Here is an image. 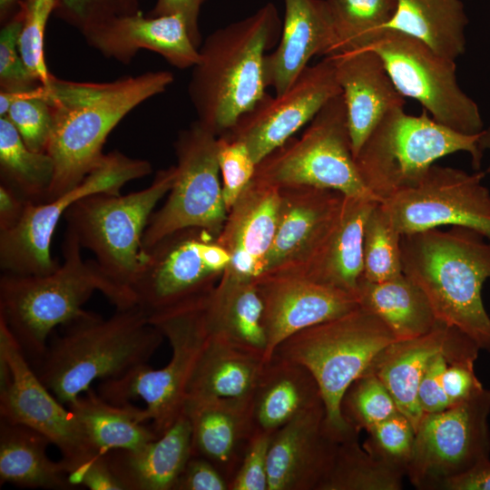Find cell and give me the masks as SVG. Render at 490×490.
I'll use <instances>...</instances> for the list:
<instances>
[{"mask_svg":"<svg viewBox=\"0 0 490 490\" xmlns=\"http://www.w3.org/2000/svg\"><path fill=\"white\" fill-rule=\"evenodd\" d=\"M168 71L146 72L108 83H80L53 75L47 103L53 130L46 152L54 164L45 201L74 188L102 162L103 147L132 109L173 83Z\"/></svg>","mask_w":490,"mask_h":490,"instance_id":"cell-1","label":"cell"},{"mask_svg":"<svg viewBox=\"0 0 490 490\" xmlns=\"http://www.w3.org/2000/svg\"><path fill=\"white\" fill-rule=\"evenodd\" d=\"M276 6L268 3L254 14L219 28L199 47L188 94L197 121L222 135L266 93L265 60L281 33Z\"/></svg>","mask_w":490,"mask_h":490,"instance_id":"cell-2","label":"cell"},{"mask_svg":"<svg viewBox=\"0 0 490 490\" xmlns=\"http://www.w3.org/2000/svg\"><path fill=\"white\" fill-rule=\"evenodd\" d=\"M400 248L403 272L423 290L436 320L490 351V317L482 300L490 278V239L451 226L404 234Z\"/></svg>","mask_w":490,"mask_h":490,"instance_id":"cell-3","label":"cell"},{"mask_svg":"<svg viewBox=\"0 0 490 490\" xmlns=\"http://www.w3.org/2000/svg\"><path fill=\"white\" fill-rule=\"evenodd\" d=\"M63 327L34 371L65 406L94 381L116 378L146 364L164 338L137 305L116 309L107 318L86 311Z\"/></svg>","mask_w":490,"mask_h":490,"instance_id":"cell-4","label":"cell"},{"mask_svg":"<svg viewBox=\"0 0 490 490\" xmlns=\"http://www.w3.org/2000/svg\"><path fill=\"white\" fill-rule=\"evenodd\" d=\"M76 238L65 231L63 262L44 275L2 273L0 319L22 348L27 359L36 363L44 354L54 328L83 315V304L95 291L116 309L134 306L133 301L104 274L96 260H83Z\"/></svg>","mask_w":490,"mask_h":490,"instance_id":"cell-5","label":"cell"},{"mask_svg":"<svg viewBox=\"0 0 490 490\" xmlns=\"http://www.w3.org/2000/svg\"><path fill=\"white\" fill-rule=\"evenodd\" d=\"M395 341L396 337L382 319L359 306L293 334L276 348L272 356L309 370L319 387L327 426L341 440L357 431L342 413L347 390Z\"/></svg>","mask_w":490,"mask_h":490,"instance_id":"cell-6","label":"cell"},{"mask_svg":"<svg viewBox=\"0 0 490 490\" xmlns=\"http://www.w3.org/2000/svg\"><path fill=\"white\" fill-rule=\"evenodd\" d=\"M485 147H490L489 132L462 133L426 111L414 116L397 107L382 117L354 158L364 184L381 202L415 186L446 155L466 152L479 169Z\"/></svg>","mask_w":490,"mask_h":490,"instance_id":"cell-7","label":"cell"},{"mask_svg":"<svg viewBox=\"0 0 490 490\" xmlns=\"http://www.w3.org/2000/svg\"><path fill=\"white\" fill-rule=\"evenodd\" d=\"M176 166L157 172L143 190L100 192L74 202L64 213L66 230L90 250L108 279L135 304L132 287L147 260L142 238L156 204L169 193Z\"/></svg>","mask_w":490,"mask_h":490,"instance_id":"cell-8","label":"cell"},{"mask_svg":"<svg viewBox=\"0 0 490 490\" xmlns=\"http://www.w3.org/2000/svg\"><path fill=\"white\" fill-rule=\"evenodd\" d=\"M207 295L148 316L172 348L167 365L154 369L142 364L119 377L101 381L97 387L103 399L115 405L142 399L150 423L159 436L181 416L189 381L210 338L205 318Z\"/></svg>","mask_w":490,"mask_h":490,"instance_id":"cell-9","label":"cell"},{"mask_svg":"<svg viewBox=\"0 0 490 490\" xmlns=\"http://www.w3.org/2000/svg\"><path fill=\"white\" fill-rule=\"evenodd\" d=\"M253 179L279 188L313 186L380 202L358 173L342 93L324 105L299 137H291L260 161Z\"/></svg>","mask_w":490,"mask_h":490,"instance_id":"cell-10","label":"cell"},{"mask_svg":"<svg viewBox=\"0 0 490 490\" xmlns=\"http://www.w3.org/2000/svg\"><path fill=\"white\" fill-rule=\"evenodd\" d=\"M176 177L165 203L152 214L142 238L145 251L185 229L216 238L226 220L220 182L218 136L194 121L174 142Z\"/></svg>","mask_w":490,"mask_h":490,"instance_id":"cell-11","label":"cell"},{"mask_svg":"<svg viewBox=\"0 0 490 490\" xmlns=\"http://www.w3.org/2000/svg\"><path fill=\"white\" fill-rule=\"evenodd\" d=\"M152 171L148 161L113 151L104 154L99 165L74 188L48 201L29 202L17 226L0 232L2 273L44 275L55 270L59 262L51 254L52 239L68 208L89 195L119 194L126 183Z\"/></svg>","mask_w":490,"mask_h":490,"instance_id":"cell-12","label":"cell"},{"mask_svg":"<svg viewBox=\"0 0 490 490\" xmlns=\"http://www.w3.org/2000/svg\"><path fill=\"white\" fill-rule=\"evenodd\" d=\"M368 48L379 54L400 94L420 103L435 121L466 134L484 131L478 105L458 85L456 60L391 29L382 30Z\"/></svg>","mask_w":490,"mask_h":490,"instance_id":"cell-13","label":"cell"},{"mask_svg":"<svg viewBox=\"0 0 490 490\" xmlns=\"http://www.w3.org/2000/svg\"><path fill=\"white\" fill-rule=\"evenodd\" d=\"M0 416L44 436L62 455L69 476L99 454L78 420L40 380L0 319Z\"/></svg>","mask_w":490,"mask_h":490,"instance_id":"cell-14","label":"cell"},{"mask_svg":"<svg viewBox=\"0 0 490 490\" xmlns=\"http://www.w3.org/2000/svg\"><path fill=\"white\" fill-rule=\"evenodd\" d=\"M490 390L424 415L406 472L420 488L441 486L489 458Z\"/></svg>","mask_w":490,"mask_h":490,"instance_id":"cell-15","label":"cell"},{"mask_svg":"<svg viewBox=\"0 0 490 490\" xmlns=\"http://www.w3.org/2000/svg\"><path fill=\"white\" fill-rule=\"evenodd\" d=\"M200 229L177 231L147 250L132 292L148 316L202 296L216 285L230 256Z\"/></svg>","mask_w":490,"mask_h":490,"instance_id":"cell-16","label":"cell"},{"mask_svg":"<svg viewBox=\"0 0 490 490\" xmlns=\"http://www.w3.org/2000/svg\"><path fill=\"white\" fill-rule=\"evenodd\" d=\"M485 173L433 164L413 187L382 201L381 206L401 234L462 226L490 239V191Z\"/></svg>","mask_w":490,"mask_h":490,"instance_id":"cell-17","label":"cell"},{"mask_svg":"<svg viewBox=\"0 0 490 490\" xmlns=\"http://www.w3.org/2000/svg\"><path fill=\"white\" fill-rule=\"evenodd\" d=\"M341 93L333 60L327 55L303 70L285 92L266 93L222 135L242 142L258 164Z\"/></svg>","mask_w":490,"mask_h":490,"instance_id":"cell-18","label":"cell"},{"mask_svg":"<svg viewBox=\"0 0 490 490\" xmlns=\"http://www.w3.org/2000/svg\"><path fill=\"white\" fill-rule=\"evenodd\" d=\"M279 195L276 232L261 275L299 273L331 231L345 197L306 185L281 187Z\"/></svg>","mask_w":490,"mask_h":490,"instance_id":"cell-19","label":"cell"},{"mask_svg":"<svg viewBox=\"0 0 490 490\" xmlns=\"http://www.w3.org/2000/svg\"><path fill=\"white\" fill-rule=\"evenodd\" d=\"M263 303L265 362L293 334L359 307L358 296L296 274H266L255 279Z\"/></svg>","mask_w":490,"mask_h":490,"instance_id":"cell-20","label":"cell"},{"mask_svg":"<svg viewBox=\"0 0 490 490\" xmlns=\"http://www.w3.org/2000/svg\"><path fill=\"white\" fill-rule=\"evenodd\" d=\"M338 441L327 426L324 404L275 431L268 454L269 490H318Z\"/></svg>","mask_w":490,"mask_h":490,"instance_id":"cell-21","label":"cell"},{"mask_svg":"<svg viewBox=\"0 0 490 490\" xmlns=\"http://www.w3.org/2000/svg\"><path fill=\"white\" fill-rule=\"evenodd\" d=\"M279 188L253 179L239 196L215 238L230 256L222 274L256 279L264 270L278 221Z\"/></svg>","mask_w":490,"mask_h":490,"instance_id":"cell-22","label":"cell"},{"mask_svg":"<svg viewBox=\"0 0 490 490\" xmlns=\"http://www.w3.org/2000/svg\"><path fill=\"white\" fill-rule=\"evenodd\" d=\"M84 39L103 56L124 64L141 49L160 54L181 70L192 68L200 57L181 14L145 17L139 11L110 22Z\"/></svg>","mask_w":490,"mask_h":490,"instance_id":"cell-23","label":"cell"},{"mask_svg":"<svg viewBox=\"0 0 490 490\" xmlns=\"http://www.w3.org/2000/svg\"><path fill=\"white\" fill-rule=\"evenodd\" d=\"M345 102L354 156L390 110L404 107L379 54L370 48L330 55Z\"/></svg>","mask_w":490,"mask_h":490,"instance_id":"cell-24","label":"cell"},{"mask_svg":"<svg viewBox=\"0 0 490 490\" xmlns=\"http://www.w3.org/2000/svg\"><path fill=\"white\" fill-rule=\"evenodd\" d=\"M192 454L213 464L230 484L255 431L251 397L187 398Z\"/></svg>","mask_w":490,"mask_h":490,"instance_id":"cell-25","label":"cell"},{"mask_svg":"<svg viewBox=\"0 0 490 490\" xmlns=\"http://www.w3.org/2000/svg\"><path fill=\"white\" fill-rule=\"evenodd\" d=\"M278 45L265 60L266 79L276 94L285 92L315 55H328L333 32L325 0H284Z\"/></svg>","mask_w":490,"mask_h":490,"instance_id":"cell-26","label":"cell"},{"mask_svg":"<svg viewBox=\"0 0 490 490\" xmlns=\"http://www.w3.org/2000/svg\"><path fill=\"white\" fill-rule=\"evenodd\" d=\"M459 332L437 321L432 330L421 337L388 345L368 370L386 387L398 411L411 422L415 431L424 416L417 394L426 368L434 356L449 348Z\"/></svg>","mask_w":490,"mask_h":490,"instance_id":"cell-27","label":"cell"},{"mask_svg":"<svg viewBox=\"0 0 490 490\" xmlns=\"http://www.w3.org/2000/svg\"><path fill=\"white\" fill-rule=\"evenodd\" d=\"M191 455V426L184 413L156 439L135 449L105 453L124 490H174Z\"/></svg>","mask_w":490,"mask_h":490,"instance_id":"cell-28","label":"cell"},{"mask_svg":"<svg viewBox=\"0 0 490 490\" xmlns=\"http://www.w3.org/2000/svg\"><path fill=\"white\" fill-rule=\"evenodd\" d=\"M378 202L345 196L339 215L323 245L298 274L357 295L364 270V231Z\"/></svg>","mask_w":490,"mask_h":490,"instance_id":"cell-29","label":"cell"},{"mask_svg":"<svg viewBox=\"0 0 490 490\" xmlns=\"http://www.w3.org/2000/svg\"><path fill=\"white\" fill-rule=\"evenodd\" d=\"M322 404L319 387L308 368L272 356L265 362L251 397L255 430L273 434Z\"/></svg>","mask_w":490,"mask_h":490,"instance_id":"cell-30","label":"cell"},{"mask_svg":"<svg viewBox=\"0 0 490 490\" xmlns=\"http://www.w3.org/2000/svg\"><path fill=\"white\" fill-rule=\"evenodd\" d=\"M263 303L255 279L221 274L205 300V318L211 335L263 358L267 337Z\"/></svg>","mask_w":490,"mask_h":490,"instance_id":"cell-31","label":"cell"},{"mask_svg":"<svg viewBox=\"0 0 490 490\" xmlns=\"http://www.w3.org/2000/svg\"><path fill=\"white\" fill-rule=\"evenodd\" d=\"M265 361L262 357L210 335L187 387V398H250Z\"/></svg>","mask_w":490,"mask_h":490,"instance_id":"cell-32","label":"cell"},{"mask_svg":"<svg viewBox=\"0 0 490 490\" xmlns=\"http://www.w3.org/2000/svg\"><path fill=\"white\" fill-rule=\"evenodd\" d=\"M91 445L99 454L116 449H135L160 436L145 408L131 403L115 405L89 388L68 406Z\"/></svg>","mask_w":490,"mask_h":490,"instance_id":"cell-33","label":"cell"},{"mask_svg":"<svg viewBox=\"0 0 490 490\" xmlns=\"http://www.w3.org/2000/svg\"><path fill=\"white\" fill-rule=\"evenodd\" d=\"M51 442L37 431L0 421V482L18 487L71 489L69 474L46 454Z\"/></svg>","mask_w":490,"mask_h":490,"instance_id":"cell-34","label":"cell"},{"mask_svg":"<svg viewBox=\"0 0 490 490\" xmlns=\"http://www.w3.org/2000/svg\"><path fill=\"white\" fill-rule=\"evenodd\" d=\"M357 296L359 306L381 318L397 340L421 337L438 321L423 290L405 274L379 282L361 278Z\"/></svg>","mask_w":490,"mask_h":490,"instance_id":"cell-35","label":"cell"},{"mask_svg":"<svg viewBox=\"0 0 490 490\" xmlns=\"http://www.w3.org/2000/svg\"><path fill=\"white\" fill-rule=\"evenodd\" d=\"M467 23L461 0H397L396 12L385 29L408 34L456 60L466 50Z\"/></svg>","mask_w":490,"mask_h":490,"instance_id":"cell-36","label":"cell"},{"mask_svg":"<svg viewBox=\"0 0 490 490\" xmlns=\"http://www.w3.org/2000/svg\"><path fill=\"white\" fill-rule=\"evenodd\" d=\"M54 173V164L46 152L29 149L6 116L0 117L1 183L27 201L46 200Z\"/></svg>","mask_w":490,"mask_h":490,"instance_id":"cell-37","label":"cell"},{"mask_svg":"<svg viewBox=\"0 0 490 490\" xmlns=\"http://www.w3.org/2000/svg\"><path fill=\"white\" fill-rule=\"evenodd\" d=\"M352 432L338 441L318 490H397L402 468L363 450Z\"/></svg>","mask_w":490,"mask_h":490,"instance_id":"cell-38","label":"cell"},{"mask_svg":"<svg viewBox=\"0 0 490 490\" xmlns=\"http://www.w3.org/2000/svg\"><path fill=\"white\" fill-rule=\"evenodd\" d=\"M333 32L328 55L368 48L392 19L397 0H325Z\"/></svg>","mask_w":490,"mask_h":490,"instance_id":"cell-39","label":"cell"},{"mask_svg":"<svg viewBox=\"0 0 490 490\" xmlns=\"http://www.w3.org/2000/svg\"><path fill=\"white\" fill-rule=\"evenodd\" d=\"M401 236L380 202H377L365 226L363 279L379 282L404 274Z\"/></svg>","mask_w":490,"mask_h":490,"instance_id":"cell-40","label":"cell"},{"mask_svg":"<svg viewBox=\"0 0 490 490\" xmlns=\"http://www.w3.org/2000/svg\"><path fill=\"white\" fill-rule=\"evenodd\" d=\"M341 407L345 419L357 431H368L399 412L386 387L369 371L349 387Z\"/></svg>","mask_w":490,"mask_h":490,"instance_id":"cell-41","label":"cell"},{"mask_svg":"<svg viewBox=\"0 0 490 490\" xmlns=\"http://www.w3.org/2000/svg\"><path fill=\"white\" fill-rule=\"evenodd\" d=\"M16 1L0 0L1 13H5ZM55 10L84 38L117 18L141 11L138 0H57Z\"/></svg>","mask_w":490,"mask_h":490,"instance_id":"cell-42","label":"cell"},{"mask_svg":"<svg viewBox=\"0 0 490 490\" xmlns=\"http://www.w3.org/2000/svg\"><path fill=\"white\" fill-rule=\"evenodd\" d=\"M56 7L57 0H25L18 41L19 51L28 72L46 87L53 74L48 71L44 56V35L49 16Z\"/></svg>","mask_w":490,"mask_h":490,"instance_id":"cell-43","label":"cell"},{"mask_svg":"<svg viewBox=\"0 0 490 490\" xmlns=\"http://www.w3.org/2000/svg\"><path fill=\"white\" fill-rule=\"evenodd\" d=\"M368 432L370 439L367 450L406 471L416 438L411 422L397 412Z\"/></svg>","mask_w":490,"mask_h":490,"instance_id":"cell-44","label":"cell"},{"mask_svg":"<svg viewBox=\"0 0 490 490\" xmlns=\"http://www.w3.org/2000/svg\"><path fill=\"white\" fill-rule=\"evenodd\" d=\"M218 142L222 196L229 211L251 181L257 164L242 142L223 135L218 136Z\"/></svg>","mask_w":490,"mask_h":490,"instance_id":"cell-45","label":"cell"},{"mask_svg":"<svg viewBox=\"0 0 490 490\" xmlns=\"http://www.w3.org/2000/svg\"><path fill=\"white\" fill-rule=\"evenodd\" d=\"M25 145L35 152H46L53 130V112L44 99L20 100L5 115Z\"/></svg>","mask_w":490,"mask_h":490,"instance_id":"cell-46","label":"cell"},{"mask_svg":"<svg viewBox=\"0 0 490 490\" xmlns=\"http://www.w3.org/2000/svg\"><path fill=\"white\" fill-rule=\"evenodd\" d=\"M22 15L9 21L0 32L1 91H19L41 84L25 67L19 51Z\"/></svg>","mask_w":490,"mask_h":490,"instance_id":"cell-47","label":"cell"},{"mask_svg":"<svg viewBox=\"0 0 490 490\" xmlns=\"http://www.w3.org/2000/svg\"><path fill=\"white\" fill-rule=\"evenodd\" d=\"M271 436L254 431L230 490H269L268 454Z\"/></svg>","mask_w":490,"mask_h":490,"instance_id":"cell-48","label":"cell"},{"mask_svg":"<svg viewBox=\"0 0 490 490\" xmlns=\"http://www.w3.org/2000/svg\"><path fill=\"white\" fill-rule=\"evenodd\" d=\"M465 336L459 332L449 348L434 356L428 363L418 387V403L424 413L432 414L440 412L451 407L444 392L442 376L446 368L447 354L458 344Z\"/></svg>","mask_w":490,"mask_h":490,"instance_id":"cell-49","label":"cell"},{"mask_svg":"<svg viewBox=\"0 0 490 490\" xmlns=\"http://www.w3.org/2000/svg\"><path fill=\"white\" fill-rule=\"evenodd\" d=\"M174 490H230V483L209 460L192 454Z\"/></svg>","mask_w":490,"mask_h":490,"instance_id":"cell-50","label":"cell"},{"mask_svg":"<svg viewBox=\"0 0 490 490\" xmlns=\"http://www.w3.org/2000/svg\"><path fill=\"white\" fill-rule=\"evenodd\" d=\"M474 362L470 359L448 362L442 376V385L451 406L484 389L475 374Z\"/></svg>","mask_w":490,"mask_h":490,"instance_id":"cell-51","label":"cell"},{"mask_svg":"<svg viewBox=\"0 0 490 490\" xmlns=\"http://www.w3.org/2000/svg\"><path fill=\"white\" fill-rule=\"evenodd\" d=\"M74 486L79 485L90 490H124L113 472L105 453L97 456L87 465L70 475Z\"/></svg>","mask_w":490,"mask_h":490,"instance_id":"cell-52","label":"cell"},{"mask_svg":"<svg viewBox=\"0 0 490 490\" xmlns=\"http://www.w3.org/2000/svg\"><path fill=\"white\" fill-rule=\"evenodd\" d=\"M203 2L204 0H157L151 16L181 14L185 19L193 44L199 48L202 40L198 18Z\"/></svg>","mask_w":490,"mask_h":490,"instance_id":"cell-53","label":"cell"},{"mask_svg":"<svg viewBox=\"0 0 490 490\" xmlns=\"http://www.w3.org/2000/svg\"><path fill=\"white\" fill-rule=\"evenodd\" d=\"M27 201L10 187L0 183V232L14 229L22 220Z\"/></svg>","mask_w":490,"mask_h":490,"instance_id":"cell-54","label":"cell"},{"mask_svg":"<svg viewBox=\"0 0 490 490\" xmlns=\"http://www.w3.org/2000/svg\"><path fill=\"white\" fill-rule=\"evenodd\" d=\"M441 489L490 490V460L485 459L467 472L445 481Z\"/></svg>","mask_w":490,"mask_h":490,"instance_id":"cell-55","label":"cell"}]
</instances>
